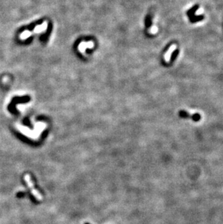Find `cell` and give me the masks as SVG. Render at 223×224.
<instances>
[{
    "instance_id": "7a4b0ae2",
    "label": "cell",
    "mask_w": 223,
    "mask_h": 224,
    "mask_svg": "<svg viewBox=\"0 0 223 224\" xmlns=\"http://www.w3.org/2000/svg\"><path fill=\"white\" fill-rule=\"evenodd\" d=\"M93 47H94V44H93L92 42H82V43L80 44L79 49L80 51L84 52V50H85V48H92Z\"/></svg>"
},
{
    "instance_id": "277c9868",
    "label": "cell",
    "mask_w": 223,
    "mask_h": 224,
    "mask_svg": "<svg viewBox=\"0 0 223 224\" xmlns=\"http://www.w3.org/2000/svg\"><path fill=\"white\" fill-rule=\"evenodd\" d=\"M47 27V23L45 22L44 23L42 24V25H38V26L36 27L35 30H34V31L36 32V33H39V32H42L46 30Z\"/></svg>"
},
{
    "instance_id": "6da1fadb",
    "label": "cell",
    "mask_w": 223,
    "mask_h": 224,
    "mask_svg": "<svg viewBox=\"0 0 223 224\" xmlns=\"http://www.w3.org/2000/svg\"><path fill=\"white\" fill-rule=\"evenodd\" d=\"M25 182L27 183V184H28V187L30 188L31 189V192H32V194H33L34 197L36 198V199H38V200H42L43 197H42L41 194L40 193L36 190V189H34L33 181H32L30 175H28V174L25 175Z\"/></svg>"
},
{
    "instance_id": "5b68a950",
    "label": "cell",
    "mask_w": 223,
    "mask_h": 224,
    "mask_svg": "<svg viewBox=\"0 0 223 224\" xmlns=\"http://www.w3.org/2000/svg\"><path fill=\"white\" fill-rule=\"evenodd\" d=\"M31 35V32H29V31H27L23 32V33L21 34L20 38L23 39H26L28 36H30Z\"/></svg>"
},
{
    "instance_id": "3957f363",
    "label": "cell",
    "mask_w": 223,
    "mask_h": 224,
    "mask_svg": "<svg viewBox=\"0 0 223 224\" xmlns=\"http://www.w3.org/2000/svg\"><path fill=\"white\" fill-rule=\"evenodd\" d=\"M175 49H176V45H172V46L170 48V49L168 50V52H167V54L164 55V59H165L166 61H167V62L170 61L171 54H172V52H173L174 50Z\"/></svg>"
}]
</instances>
